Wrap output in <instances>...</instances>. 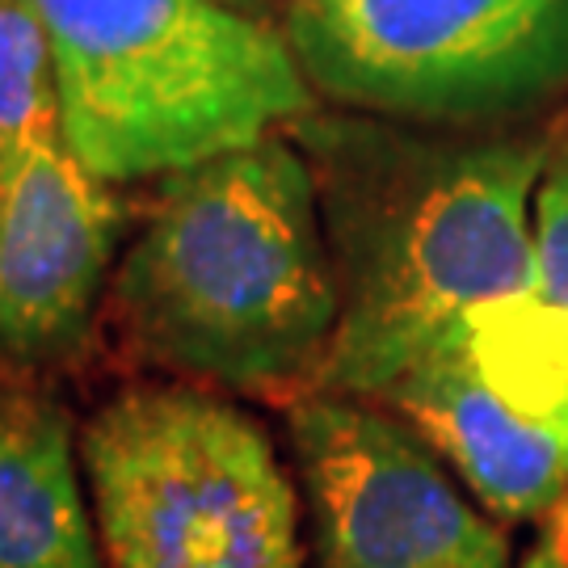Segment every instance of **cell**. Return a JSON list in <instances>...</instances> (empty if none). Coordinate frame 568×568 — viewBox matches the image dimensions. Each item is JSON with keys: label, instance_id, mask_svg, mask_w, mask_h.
I'll list each match as a JSON object with an SVG mask.
<instances>
[{"label": "cell", "instance_id": "cell-8", "mask_svg": "<svg viewBox=\"0 0 568 568\" xmlns=\"http://www.w3.org/2000/svg\"><path fill=\"white\" fill-rule=\"evenodd\" d=\"M379 405L408 417L493 514L530 518L565 501L568 429L514 413L480 375L467 337L405 371Z\"/></svg>", "mask_w": 568, "mask_h": 568}, {"label": "cell", "instance_id": "cell-1", "mask_svg": "<svg viewBox=\"0 0 568 568\" xmlns=\"http://www.w3.org/2000/svg\"><path fill=\"white\" fill-rule=\"evenodd\" d=\"M300 131L342 295L316 392L379 400L523 286L551 135H413L316 119Z\"/></svg>", "mask_w": 568, "mask_h": 568}, {"label": "cell", "instance_id": "cell-3", "mask_svg": "<svg viewBox=\"0 0 568 568\" xmlns=\"http://www.w3.org/2000/svg\"><path fill=\"white\" fill-rule=\"evenodd\" d=\"M51 39L68 148L110 185L169 178L312 119L270 18L220 0H26Z\"/></svg>", "mask_w": 568, "mask_h": 568}, {"label": "cell", "instance_id": "cell-4", "mask_svg": "<svg viewBox=\"0 0 568 568\" xmlns=\"http://www.w3.org/2000/svg\"><path fill=\"white\" fill-rule=\"evenodd\" d=\"M81 459L110 568H304L278 450L211 392H119L84 426Z\"/></svg>", "mask_w": 568, "mask_h": 568}, {"label": "cell", "instance_id": "cell-12", "mask_svg": "<svg viewBox=\"0 0 568 568\" xmlns=\"http://www.w3.org/2000/svg\"><path fill=\"white\" fill-rule=\"evenodd\" d=\"M548 544L556 551H560V556H565L568 560V493H565V501H560V506H556V518H551V535H548Z\"/></svg>", "mask_w": 568, "mask_h": 568}, {"label": "cell", "instance_id": "cell-14", "mask_svg": "<svg viewBox=\"0 0 568 568\" xmlns=\"http://www.w3.org/2000/svg\"><path fill=\"white\" fill-rule=\"evenodd\" d=\"M220 4L241 9V13H248V18H270V4H274V0H220Z\"/></svg>", "mask_w": 568, "mask_h": 568}, {"label": "cell", "instance_id": "cell-11", "mask_svg": "<svg viewBox=\"0 0 568 568\" xmlns=\"http://www.w3.org/2000/svg\"><path fill=\"white\" fill-rule=\"evenodd\" d=\"M47 122H60L51 39L26 0H0V173Z\"/></svg>", "mask_w": 568, "mask_h": 568}, {"label": "cell", "instance_id": "cell-2", "mask_svg": "<svg viewBox=\"0 0 568 568\" xmlns=\"http://www.w3.org/2000/svg\"><path fill=\"white\" fill-rule=\"evenodd\" d=\"M161 185L114 265V312L131 349L236 392L316 387L342 295L304 148L278 131Z\"/></svg>", "mask_w": 568, "mask_h": 568}, {"label": "cell", "instance_id": "cell-7", "mask_svg": "<svg viewBox=\"0 0 568 568\" xmlns=\"http://www.w3.org/2000/svg\"><path fill=\"white\" fill-rule=\"evenodd\" d=\"M122 236V203L68 148L60 122L0 173V349L26 366L72 358Z\"/></svg>", "mask_w": 568, "mask_h": 568}, {"label": "cell", "instance_id": "cell-13", "mask_svg": "<svg viewBox=\"0 0 568 568\" xmlns=\"http://www.w3.org/2000/svg\"><path fill=\"white\" fill-rule=\"evenodd\" d=\"M523 568H568V560L556 548H551V544H544V548L535 551V556H530Z\"/></svg>", "mask_w": 568, "mask_h": 568}, {"label": "cell", "instance_id": "cell-9", "mask_svg": "<svg viewBox=\"0 0 568 568\" xmlns=\"http://www.w3.org/2000/svg\"><path fill=\"white\" fill-rule=\"evenodd\" d=\"M467 345L514 413L568 429V126L551 131L535 190L527 278L471 321Z\"/></svg>", "mask_w": 568, "mask_h": 568}, {"label": "cell", "instance_id": "cell-6", "mask_svg": "<svg viewBox=\"0 0 568 568\" xmlns=\"http://www.w3.org/2000/svg\"><path fill=\"white\" fill-rule=\"evenodd\" d=\"M316 568H509V539L413 426L342 392L291 405Z\"/></svg>", "mask_w": 568, "mask_h": 568}, {"label": "cell", "instance_id": "cell-10", "mask_svg": "<svg viewBox=\"0 0 568 568\" xmlns=\"http://www.w3.org/2000/svg\"><path fill=\"white\" fill-rule=\"evenodd\" d=\"M0 568H105L72 422L21 387H0Z\"/></svg>", "mask_w": 568, "mask_h": 568}, {"label": "cell", "instance_id": "cell-5", "mask_svg": "<svg viewBox=\"0 0 568 568\" xmlns=\"http://www.w3.org/2000/svg\"><path fill=\"white\" fill-rule=\"evenodd\" d=\"M283 34L328 102L493 126L568 89V0H291Z\"/></svg>", "mask_w": 568, "mask_h": 568}]
</instances>
